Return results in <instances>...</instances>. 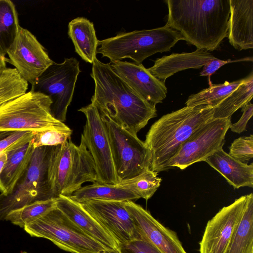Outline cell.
I'll use <instances>...</instances> for the list:
<instances>
[{"label":"cell","mask_w":253,"mask_h":253,"mask_svg":"<svg viewBox=\"0 0 253 253\" xmlns=\"http://www.w3.org/2000/svg\"><path fill=\"white\" fill-rule=\"evenodd\" d=\"M239 61H242V60L231 61L229 59L228 60H223L215 58L209 61L203 66V70L200 73V76H208L209 84H211V82L210 78L212 74L225 64Z\"/></svg>","instance_id":"obj_37"},{"label":"cell","mask_w":253,"mask_h":253,"mask_svg":"<svg viewBox=\"0 0 253 253\" xmlns=\"http://www.w3.org/2000/svg\"><path fill=\"white\" fill-rule=\"evenodd\" d=\"M166 26L178 32L197 49H217L228 36L229 0H167Z\"/></svg>","instance_id":"obj_2"},{"label":"cell","mask_w":253,"mask_h":253,"mask_svg":"<svg viewBox=\"0 0 253 253\" xmlns=\"http://www.w3.org/2000/svg\"><path fill=\"white\" fill-rule=\"evenodd\" d=\"M231 124V118H228L211 119L201 126L182 144L170 162V168L184 169L194 163L205 161L222 149Z\"/></svg>","instance_id":"obj_12"},{"label":"cell","mask_w":253,"mask_h":253,"mask_svg":"<svg viewBox=\"0 0 253 253\" xmlns=\"http://www.w3.org/2000/svg\"><path fill=\"white\" fill-rule=\"evenodd\" d=\"M180 40H184L182 36L165 25L150 30L120 33L98 40L97 53L108 58L110 63L130 58L140 64L156 53L169 51Z\"/></svg>","instance_id":"obj_5"},{"label":"cell","mask_w":253,"mask_h":253,"mask_svg":"<svg viewBox=\"0 0 253 253\" xmlns=\"http://www.w3.org/2000/svg\"><path fill=\"white\" fill-rule=\"evenodd\" d=\"M253 96V72L245 81L214 109L212 119L231 118L239 109L250 102Z\"/></svg>","instance_id":"obj_26"},{"label":"cell","mask_w":253,"mask_h":253,"mask_svg":"<svg viewBox=\"0 0 253 253\" xmlns=\"http://www.w3.org/2000/svg\"><path fill=\"white\" fill-rule=\"evenodd\" d=\"M70 198L80 203L91 200L133 201L139 199L132 193L117 184L97 182L81 187L74 192Z\"/></svg>","instance_id":"obj_24"},{"label":"cell","mask_w":253,"mask_h":253,"mask_svg":"<svg viewBox=\"0 0 253 253\" xmlns=\"http://www.w3.org/2000/svg\"><path fill=\"white\" fill-rule=\"evenodd\" d=\"M68 35L76 53L83 60L92 64L96 58L98 40L93 23L84 17H77L68 24Z\"/></svg>","instance_id":"obj_23"},{"label":"cell","mask_w":253,"mask_h":253,"mask_svg":"<svg viewBox=\"0 0 253 253\" xmlns=\"http://www.w3.org/2000/svg\"><path fill=\"white\" fill-rule=\"evenodd\" d=\"M120 253H162L146 240H134L119 245Z\"/></svg>","instance_id":"obj_34"},{"label":"cell","mask_w":253,"mask_h":253,"mask_svg":"<svg viewBox=\"0 0 253 253\" xmlns=\"http://www.w3.org/2000/svg\"><path fill=\"white\" fill-rule=\"evenodd\" d=\"M6 161L7 153L6 152H3L0 155V174L3 169V168L6 163Z\"/></svg>","instance_id":"obj_38"},{"label":"cell","mask_w":253,"mask_h":253,"mask_svg":"<svg viewBox=\"0 0 253 253\" xmlns=\"http://www.w3.org/2000/svg\"><path fill=\"white\" fill-rule=\"evenodd\" d=\"M205 162L220 173L235 189L253 187V164H244L220 149Z\"/></svg>","instance_id":"obj_21"},{"label":"cell","mask_w":253,"mask_h":253,"mask_svg":"<svg viewBox=\"0 0 253 253\" xmlns=\"http://www.w3.org/2000/svg\"><path fill=\"white\" fill-rule=\"evenodd\" d=\"M19 27L15 4L10 0H0V55L2 56L7 54Z\"/></svg>","instance_id":"obj_27"},{"label":"cell","mask_w":253,"mask_h":253,"mask_svg":"<svg viewBox=\"0 0 253 253\" xmlns=\"http://www.w3.org/2000/svg\"><path fill=\"white\" fill-rule=\"evenodd\" d=\"M119 244L143 240L125 201L91 200L81 203Z\"/></svg>","instance_id":"obj_15"},{"label":"cell","mask_w":253,"mask_h":253,"mask_svg":"<svg viewBox=\"0 0 253 253\" xmlns=\"http://www.w3.org/2000/svg\"><path fill=\"white\" fill-rule=\"evenodd\" d=\"M81 72L76 58H65L61 63L53 62L32 85L31 91L43 94L50 99L52 114L61 122L66 120L68 107Z\"/></svg>","instance_id":"obj_10"},{"label":"cell","mask_w":253,"mask_h":253,"mask_svg":"<svg viewBox=\"0 0 253 253\" xmlns=\"http://www.w3.org/2000/svg\"><path fill=\"white\" fill-rule=\"evenodd\" d=\"M8 59L5 57H3L0 55V75L7 68L6 62H7Z\"/></svg>","instance_id":"obj_39"},{"label":"cell","mask_w":253,"mask_h":253,"mask_svg":"<svg viewBox=\"0 0 253 253\" xmlns=\"http://www.w3.org/2000/svg\"><path fill=\"white\" fill-rule=\"evenodd\" d=\"M243 114L236 123L231 124L229 128L234 132L241 133L246 130L248 121L253 114V105L251 102L242 107Z\"/></svg>","instance_id":"obj_36"},{"label":"cell","mask_w":253,"mask_h":253,"mask_svg":"<svg viewBox=\"0 0 253 253\" xmlns=\"http://www.w3.org/2000/svg\"><path fill=\"white\" fill-rule=\"evenodd\" d=\"M20 253H28L27 252H21Z\"/></svg>","instance_id":"obj_41"},{"label":"cell","mask_w":253,"mask_h":253,"mask_svg":"<svg viewBox=\"0 0 253 253\" xmlns=\"http://www.w3.org/2000/svg\"><path fill=\"white\" fill-rule=\"evenodd\" d=\"M90 76L95 84L91 103L120 126L137 135L157 116L156 105L135 92L110 63H104L96 58Z\"/></svg>","instance_id":"obj_1"},{"label":"cell","mask_w":253,"mask_h":253,"mask_svg":"<svg viewBox=\"0 0 253 253\" xmlns=\"http://www.w3.org/2000/svg\"><path fill=\"white\" fill-rule=\"evenodd\" d=\"M34 150L31 140L5 151L7 161L0 174L1 194L7 195L12 191L27 170Z\"/></svg>","instance_id":"obj_22"},{"label":"cell","mask_w":253,"mask_h":253,"mask_svg":"<svg viewBox=\"0 0 253 253\" xmlns=\"http://www.w3.org/2000/svg\"><path fill=\"white\" fill-rule=\"evenodd\" d=\"M23 229L31 236L48 239L71 253H118L87 235L57 208Z\"/></svg>","instance_id":"obj_7"},{"label":"cell","mask_w":253,"mask_h":253,"mask_svg":"<svg viewBox=\"0 0 253 253\" xmlns=\"http://www.w3.org/2000/svg\"><path fill=\"white\" fill-rule=\"evenodd\" d=\"M47 182L52 198L70 197L86 182H97L93 158L81 141L75 145L70 138L62 144L52 146L47 169Z\"/></svg>","instance_id":"obj_4"},{"label":"cell","mask_w":253,"mask_h":253,"mask_svg":"<svg viewBox=\"0 0 253 253\" xmlns=\"http://www.w3.org/2000/svg\"><path fill=\"white\" fill-rule=\"evenodd\" d=\"M214 109L206 105L185 106L156 121L144 141L151 154L150 169L158 173L170 169V162L184 142L197 129L212 119Z\"/></svg>","instance_id":"obj_3"},{"label":"cell","mask_w":253,"mask_h":253,"mask_svg":"<svg viewBox=\"0 0 253 253\" xmlns=\"http://www.w3.org/2000/svg\"><path fill=\"white\" fill-rule=\"evenodd\" d=\"M32 143L35 149L43 146H55L62 144L71 138L72 130L67 126L50 127L33 131Z\"/></svg>","instance_id":"obj_32"},{"label":"cell","mask_w":253,"mask_h":253,"mask_svg":"<svg viewBox=\"0 0 253 253\" xmlns=\"http://www.w3.org/2000/svg\"><path fill=\"white\" fill-rule=\"evenodd\" d=\"M228 154L246 164L253 157V135L241 136L235 139L229 147Z\"/></svg>","instance_id":"obj_33"},{"label":"cell","mask_w":253,"mask_h":253,"mask_svg":"<svg viewBox=\"0 0 253 253\" xmlns=\"http://www.w3.org/2000/svg\"><path fill=\"white\" fill-rule=\"evenodd\" d=\"M33 135V131H13L8 136L0 140V153L5 152L22 143L31 140Z\"/></svg>","instance_id":"obj_35"},{"label":"cell","mask_w":253,"mask_h":253,"mask_svg":"<svg viewBox=\"0 0 253 253\" xmlns=\"http://www.w3.org/2000/svg\"><path fill=\"white\" fill-rule=\"evenodd\" d=\"M56 198L38 200L10 212L5 220L20 227L31 224L56 208Z\"/></svg>","instance_id":"obj_29"},{"label":"cell","mask_w":253,"mask_h":253,"mask_svg":"<svg viewBox=\"0 0 253 253\" xmlns=\"http://www.w3.org/2000/svg\"><path fill=\"white\" fill-rule=\"evenodd\" d=\"M248 195L223 207L206 225L200 245V253H225L243 217Z\"/></svg>","instance_id":"obj_14"},{"label":"cell","mask_w":253,"mask_h":253,"mask_svg":"<svg viewBox=\"0 0 253 253\" xmlns=\"http://www.w3.org/2000/svg\"><path fill=\"white\" fill-rule=\"evenodd\" d=\"M161 181L157 172L148 169L135 176L121 180L117 185L147 201L153 196Z\"/></svg>","instance_id":"obj_30"},{"label":"cell","mask_w":253,"mask_h":253,"mask_svg":"<svg viewBox=\"0 0 253 253\" xmlns=\"http://www.w3.org/2000/svg\"><path fill=\"white\" fill-rule=\"evenodd\" d=\"M215 58L208 51L197 49L192 52L172 53L157 58L154 65L147 70L155 78L165 83L166 79L176 73L188 69L201 68Z\"/></svg>","instance_id":"obj_20"},{"label":"cell","mask_w":253,"mask_h":253,"mask_svg":"<svg viewBox=\"0 0 253 253\" xmlns=\"http://www.w3.org/2000/svg\"><path fill=\"white\" fill-rule=\"evenodd\" d=\"M7 54L9 56L7 62L31 85L53 63L36 37L20 26Z\"/></svg>","instance_id":"obj_13"},{"label":"cell","mask_w":253,"mask_h":253,"mask_svg":"<svg viewBox=\"0 0 253 253\" xmlns=\"http://www.w3.org/2000/svg\"><path fill=\"white\" fill-rule=\"evenodd\" d=\"M108 134L115 170L120 181L150 169L151 154L145 143L100 113Z\"/></svg>","instance_id":"obj_9"},{"label":"cell","mask_w":253,"mask_h":253,"mask_svg":"<svg viewBox=\"0 0 253 253\" xmlns=\"http://www.w3.org/2000/svg\"><path fill=\"white\" fill-rule=\"evenodd\" d=\"M225 253H253V194L248 195L243 217Z\"/></svg>","instance_id":"obj_25"},{"label":"cell","mask_w":253,"mask_h":253,"mask_svg":"<svg viewBox=\"0 0 253 253\" xmlns=\"http://www.w3.org/2000/svg\"><path fill=\"white\" fill-rule=\"evenodd\" d=\"M228 36L230 43L239 50L253 48V0H229Z\"/></svg>","instance_id":"obj_19"},{"label":"cell","mask_w":253,"mask_h":253,"mask_svg":"<svg viewBox=\"0 0 253 253\" xmlns=\"http://www.w3.org/2000/svg\"><path fill=\"white\" fill-rule=\"evenodd\" d=\"M13 132V131H12ZM11 131H0V140L9 135Z\"/></svg>","instance_id":"obj_40"},{"label":"cell","mask_w":253,"mask_h":253,"mask_svg":"<svg viewBox=\"0 0 253 253\" xmlns=\"http://www.w3.org/2000/svg\"><path fill=\"white\" fill-rule=\"evenodd\" d=\"M125 206L143 240L151 243L162 253H187L176 233L165 227L149 211L132 201H125Z\"/></svg>","instance_id":"obj_16"},{"label":"cell","mask_w":253,"mask_h":253,"mask_svg":"<svg viewBox=\"0 0 253 253\" xmlns=\"http://www.w3.org/2000/svg\"><path fill=\"white\" fill-rule=\"evenodd\" d=\"M115 71L139 95L155 105L166 97L167 88L142 64L117 61L111 63Z\"/></svg>","instance_id":"obj_17"},{"label":"cell","mask_w":253,"mask_h":253,"mask_svg":"<svg viewBox=\"0 0 253 253\" xmlns=\"http://www.w3.org/2000/svg\"><path fill=\"white\" fill-rule=\"evenodd\" d=\"M56 208L87 235L108 249L120 253L119 244L81 203L70 197L60 195L57 199Z\"/></svg>","instance_id":"obj_18"},{"label":"cell","mask_w":253,"mask_h":253,"mask_svg":"<svg viewBox=\"0 0 253 253\" xmlns=\"http://www.w3.org/2000/svg\"><path fill=\"white\" fill-rule=\"evenodd\" d=\"M28 85L15 68H6L0 75V105L26 93Z\"/></svg>","instance_id":"obj_31"},{"label":"cell","mask_w":253,"mask_h":253,"mask_svg":"<svg viewBox=\"0 0 253 253\" xmlns=\"http://www.w3.org/2000/svg\"><path fill=\"white\" fill-rule=\"evenodd\" d=\"M52 101L31 90L0 105V131H38L67 126L52 114Z\"/></svg>","instance_id":"obj_6"},{"label":"cell","mask_w":253,"mask_h":253,"mask_svg":"<svg viewBox=\"0 0 253 253\" xmlns=\"http://www.w3.org/2000/svg\"><path fill=\"white\" fill-rule=\"evenodd\" d=\"M1 154V153H0V155Z\"/></svg>","instance_id":"obj_42"},{"label":"cell","mask_w":253,"mask_h":253,"mask_svg":"<svg viewBox=\"0 0 253 253\" xmlns=\"http://www.w3.org/2000/svg\"><path fill=\"white\" fill-rule=\"evenodd\" d=\"M78 111L84 113L86 118L81 141L93 158L97 182L118 184L120 179L115 170L108 134L99 112L92 103Z\"/></svg>","instance_id":"obj_11"},{"label":"cell","mask_w":253,"mask_h":253,"mask_svg":"<svg viewBox=\"0 0 253 253\" xmlns=\"http://www.w3.org/2000/svg\"><path fill=\"white\" fill-rule=\"evenodd\" d=\"M52 146L35 149L24 174L7 195L0 194V220H5L12 211L38 200L53 198L48 182L47 169Z\"/></svg>","instance_id":"obj_8"},{"label":"cell","mask_w":253,"mask_h":253,"mask_svg":"<svg viewBox=\"0 0 253 253\" xmlns=\"http://www.w3.org/2000/svg\"><path fill=\"white\" fill-rule=\"evenodd\" d=\"M245 80L246 78L232 82L211 84L208 88L190 95L185 103L186 106L206 105L215 108Z\"/></svg>","instance_id":"obj_28"}]
</instances>
